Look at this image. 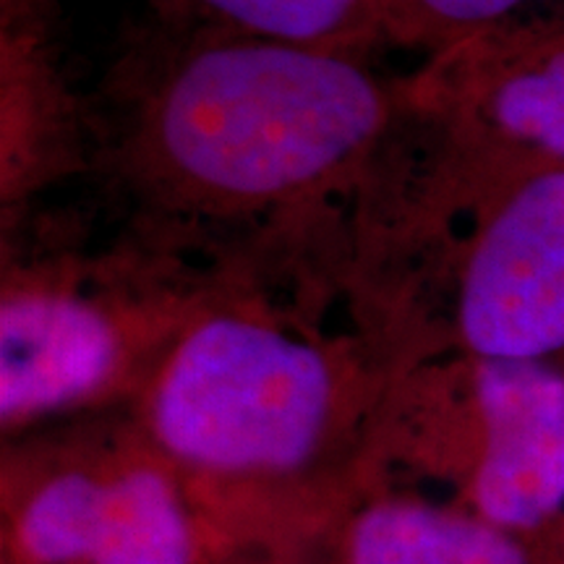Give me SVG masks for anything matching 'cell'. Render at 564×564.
Segmentation results:
<instances>
[{
    "label": "cell",
    "mask_w": 564,
    "mask_h": 564,
    "mask_svg": "<svg viewBox=\"0 0 564 564\" xmlns=\"http://www.w3.org/2000/svg\"><path fill=\"white\" fill-rule=\"evenodd\" d=\"M121 129L126 171L173 209L257 215L308 202L371 158L405 87L352 53L225 26L144 70Z\"/></svg>",
    "instance_id": "1"
},
{
    "label": "cell",
    "mask_w": 564,
    "mask_h": 564,
    "mask_svg": "<svg viewBox=\"0 0 564 564\" xmlns=\"http://www.w3.org/2000/svg\"><path fill=\"white\" fill-rule=\"evenodd\" d=\"M352 382L324 345L241 312L188 319L160 356L144 426L162 460L215 478L299 474L345 426Z\"/></svg>",
    "instance_id": "2"
},
{
    "label": "cell",
    "mask_w": 564,
    "mask_h": 564,
    "mask_svg": "<svg viewBox=\"0 0 564 564\" xmlns=\"http://www.w3.org/2000/svg\"><path fill=\"white\" fill-rule=\"evenodd\" d=\"M405 91L411 112L440 126L444 192L460 207L510 175L564 167V11L434 53Z\"/></svg>",
    "instance_id": "3"
},
{
    "label": "cell",
    "mask_w": 564,
    "mask_h": 564,
    "mask_svg": "<svg viewBox=\"0 0 564 564\" xmlns=\"http://www.w3.org/2000/svg\"><path fill=\"white\" fill-rule=\"evenodd\" d=\"M455 278V333L465 356L549 361L564 352V167L484 188Z\"/></svg>",
    "instance_id": "4"
},
{
    "label": "cell",
    "mask_w": 564,
    "mask_h": 564,
    "mask_svg": "<svg viewBox=\"0 0 564 564\" xmlns=\"http://www.w3.org/2000/svg\"><path fill=\"white\" fill-rule=\"evenodd\" d=\"M453 463L465 510L535 539L564 514V371L465 356Z\"/></svg>",
    "instance_id": "5"
},
{
    "label": "cell",
    "mask_w": 564,
    "mask_h": 564,
    "mask_svg": "<svg viewBox=\"0 0 564 564\" xmlns=\"http://www.w3.org/2000/svg\"><path fill=\"white\" fill-rule=\"evenodd\" d=\"M137 361L116 306L70 285L6 282L0 308L3 429L70 411L116 390Z\"/></svg>",
    "instance_id": "6"
},
{
    "label": "cell",
    "mask_w": 564,
    "mask_h": 564,
    "mask_svg": "<svg viewBox=\"0 0 564 564\" xmlns=\"http://www.w3.org/2000/svg\"><path fill=\"white\" fill-rule=\"evenodd\" d=\"M343 564H541L531 539L465 507L382 499L352 518Z\"/></svg>",
    "instance_id": "7"
},
{
    "label": "cell",
    "mask_w": 564,
    "mask_h": 564,
    "mask_svg": "<svg viewBox=\"0 0 564 564\" xmlns=\"http://www.w3.org/2000/svg\"><path fill=\"white\" fill-rule=\"evenodd\" d=\"M89 564H199V531L165 465L123 460L105 470Z\"/></svg>",
    "instance_id": "8"
},
{
    "label": "cell",
    "mask_w": 564,
    "mask_h": 564,
    "mask_svg": "<svg viewBox=\"0 0 564 564\" xmlns=\"http://www.w3.org/2000/svg\"><path fill=\"white\" fill-rule=\"evenodd\" d=\"M228 30L356 53L384 34V0H171Z\"/></svg>",
    "instance_id": "9"
},
{
    "label": "cell",
    "mask_w": 564,
    "mask_h": 564,
    "mask_svg": "<svg viewBox=\"0 0 564 564\" xmlns=\"http://www.w3.org/2000/svg\"><path fill=\"white\" fill-rule=\"evenodd\" d=\"M105 491V470L63 468L21 505L13 541L26 564H89Z\"/></svg>",
    "instance_id": "10"
},
{
    "label": "cell",
    "mask_w": 564,
    "mask_h": 564,
    "mask_svg": "<svg viewBox=\"0 0 564 564\" xmlns=\"http://www.w3.org/2000/svg\"><path fill=\"white\" fill-rule=\"evenodd\" d=\"M523 3L525 0H384V34L434 55L512 19Z\"/></svg>",
    "instance_id": "11"
},
{
    "label": "cell",
    "mask_w": 564,
    "mask_h": 564,
    "mask_svg": "<svg viewBox=\"0 0 564 564\" xmlns=\"http://www.w3.org/2000/svg\"><path fill=\"white\" fill-rule=\"evenodd\" d=\"M541 564H564V514L541 535L531 539Z\"/></svg>",
    "instance_id": "12"
}]
</instances>
